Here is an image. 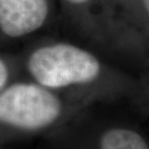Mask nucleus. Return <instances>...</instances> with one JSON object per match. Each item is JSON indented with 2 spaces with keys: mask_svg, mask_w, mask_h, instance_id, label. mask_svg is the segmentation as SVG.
<instances>
[{
  "mask_svg": "<svg viewBox=\"0 0 149 149\" xmlns=\"http://www.w3.org/2000/svg\"><path fill=\"white\" fill-rule=\"evenodd\" d=\"M28 71L39 85L59 90L95 81L102 65L94 54L68 43L37 49L28 59Z\"/></svg>",
  "mask_w": 149,
  "mask_h": 149,
  "instance_id": "nucleus-1",
  "label": "nucleus"
},
{
  "mask_svg": "<svg viewBox=\"0 0 149 149\" xmlns=\"http://www.w3.org/2000/svg\"><path fill=\"white\" fill-rule=\"evenodd\" d=\"M62 112L60 100L50 90L32 83H16L0 91V123L34 130L51 126Z\"/></svg>",
  "mask_w": 149,
  "mask_h": 149,
  "instance_id": "nucleus-2",
  "label": "nucleus"
},
{
  "mask_svg": "<svg viewBox=\"0 0 149 149\" xmlns=\"http://www.w3.org/2000/svg\"><path fill=\"white\" fill-rule=\"evenodd\" d=\"M47 0H0V30L9 38L39 30L48 18Z\"/></svg>",
  "mask_w": 149,
  "mask_h": 149,
  "instance_id": "nucleus-3",
  "label": "nucleus"
},
{
  "mask_svg": "<svg viewBox=\"0 0 149 149\" xmlns=\"http://www.w3.org/2000/svg\"><path fill=\"white\" fill-rule=\"evenodd\" d=\"M101 149H149L140 134L127 128H112L101 136Z\"/></svg>",
  "mask_w": 149,
  "mask_h": 149,
  "instance_id": "nucleus-4",
  "label": "nucleus"
},
{
  "mask_svg": "<svg viewBox=\"0 0 149 149\" xmlns=\"http://www.w3.org/2000/svg\"><path fill=\"white\" fill-rule=\"evenodd\" d=\"M8 77H9V71L7 68V64L0 59V91H2V88L7 84Z\"/></svg>",
  "mask_w": 149,
  "mask_h": 149,
  "instance_id": "nucleus-5",
  "label": "nucleus"
},
{
  "mask_svg": "<svg viewBox=\"0 0 149 149\" xmlns=\"http://www.w3.org/2000/svg\"><path fill=\"white\" fill-rule=\"evenodd\" d=\"M65 1H68L70 3H73V5H83L90 0H65Z\"/></svg>",
  "mask_w": 149,
  "mask_h": 149,
  "instance_id": "nucleus-6",
  "label": "nucleus"
},
{
  "mask_svg": "<svg viewBox=\"0 0 149 149\" xmlns=\"http://www.w3.org/2000/svg\"><path fill=\"white\" fill-rule=\"evenodd\" d=\"M143 3H144V7L146 11H148L149 9V0H143Z\"/></svg>",
  "mask_w": 149,
  "mask_h": 149,
  "instance_id": "nucleus-7",
  "label": "nucleus"
}]
</instances>
